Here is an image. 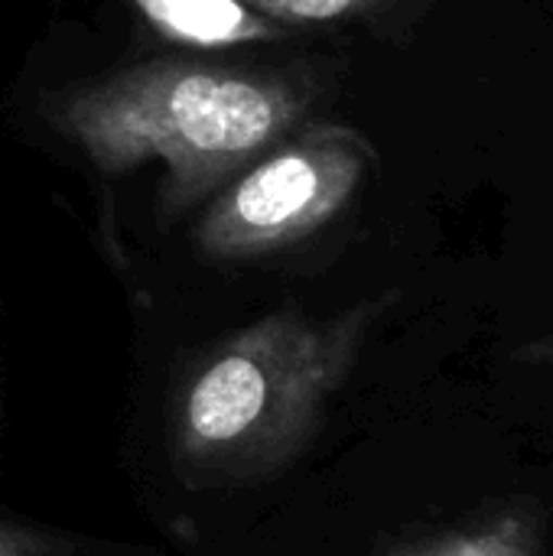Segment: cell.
I'll list each match as a JSON object with an SVG mask.
<instances>
[{
  "label": "cell",
  "instance_id": "7",
  "mask_svg": "<svg viewBox=\"0 0 553 556\" xmlns=\"http://www.w3.org/2000/svg\"><path fill=\"white\" fill-rule=\"evenodd\" d=\"M75 544L16 525H0V556H72Z\"/></svg>",
  "mask_w": 553,
  "mask_h": 556
},
{
  "label": "cell",
  "instance_id": "3",
  "mask_svg": "<svg viewBox=\"0 0 553 556\" xmlns=\"http://www.w3.org/2000/svg\"><path fill=\"white\" fill-rule=\"evenodd\" d=\"M372 163L375 147L355 127H303L218 192L196 241L212 261H251L300 244L355 199Z\"/></svg>",
  "mask_w": 553,
  "mask_h": 556
},
{
  "label": "cell",
  "instance_id": "1",
  "mask_svg": "<svg viewBox=\"0 0 553 556\" xmlns=\"http://www.w3.org/2000/svg\"><path fill=\"white\" fill-rule=\"evenodd\" d=\"M306 108L287 75L147 62L72 91L52 124L104 176L160 163V215L176 218L287 140Z\"/></svg>",
  "mask_w": 553,
  "mask_h": 556
},
{
  "label": "cell",
  "instance_id": "2",
  "mask_svg": "<svg viewBox=\"0 0 553 556\" xmlns=\"http://www.w3.org/2000/svg\"><path fill=\"white\" fill-rule=\"evenodd\" d=\"M391 296L336 316L277 309L218 342L173 407L176 463L205 482H248L290 463L349 381Z\"/></svg>",
  "mask_w": 553,
  "mask_h": 556
},
{
  "label": "cell",
  "instance_id": "8",
  "mask_svg": "<svg viewBox=\"0 0 553 556\" xmlns=\"http://www.w3.org/2000/svg\"><path fill=\"white\" fill-rule=\"evenodd\" d=\"M515 362L521 365H531V368H541V371H551L553 375V329L538 336V339H528L525 345L515 349Z\"/></svg>",
  "mask_w": 553,
  "mask_h": 556
},
{
  "label": "cell",
  "instance_id": "4",
  "mask_svg": "<svg viewBox=\"0 0 553 556\" xmlns=\"http://www.w3.org/2000/svg\"><path fill=\"white\" fill-rule=\"evenodd\" d=\"M388 556H548V515L531 498H502L463 525L401 541Z\"/></svg>",
  "mask_w": 553,
  "mask_h": 556
},
{
  "label": "cell",
  "instance_id": "6",
  "mask_svg": "<svg viewBox=\"0 0 553 556\" xmlns=\"http://www.w3.org/2000/svg\"><path fill=\"white\" fill-rule=\"evenodd\" d=\"M277 23H332L368 13L388 0H244Z\"/></svg>",
  "mask_w": 553,
  "mask_h": 556
},
{
  "label": "cell",
  "instance_id": "5",
  "mask_svg": "<svg viewBox=\"0 0 553 556\" xmlns=\"http://www.w3.org/2000/svg\"><path fill=\"white\" fill-rule=\"evenodd\" d=\"M134 10L166 39L196 49H228L280 39L284 23L244 0H130Z\"/></svg>",
  "mask_w": 553,
  "mask_h": 556
}]
</instances>
